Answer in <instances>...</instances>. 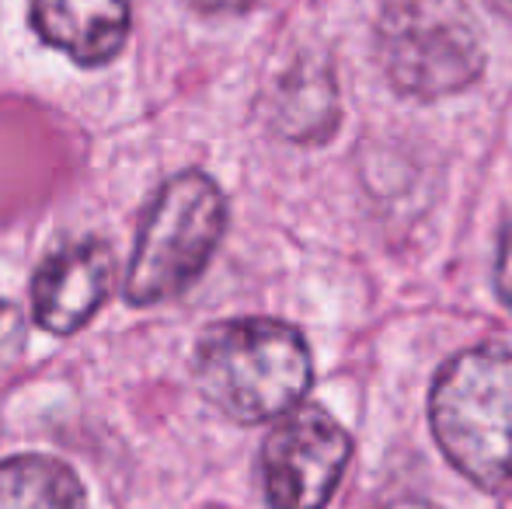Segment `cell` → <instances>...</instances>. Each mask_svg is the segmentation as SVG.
I'll return each instance as SVG.
<instances>
[{"label": "cell", "mask_w": 512, "mask_h": 509, "mask_svg": "<svg viewBox=\"0 0 512 509\" xmlns=\"http://www.w3.org/2000/svg\"><path fill=\"white\" fill-rule=\"evenodd\" d=\"M373 49L391 88L418 102L457 95L485 70V39L460 0H391Z\"/></svg>", "instance_id": "4"}, {"label": "cell", "mask_w": 512, "mask_h": 509, "mask_svg": "<svg viewBox=\"0 0 512 509\" xmlns=\"http://www.w3.org/2000/svg\"><path fill=\"white\" fill-rule=\"evenodd\" d=\"M380 509H439V506L425 503V499H398V503H387V506H380Z\"/></svg>", "instance_id": "13"}, {"label": "cell", "mask_w": 512, "mask_h": 509, "mask_svg": "<svg viewBox=\"0 0 512 509\" xmlns=\"http://www.w3.org/2000/svg\"><path fill=\"white\" fill-rule=\"evenodd\" d=\"M206 401L237 422H269L304 401L314 367L304 335L276 318H234L206 328L192 356Z\"/></svg>", "instance_id": "1"}, {"label": "cell", "mask_w": 512, "mask_h": 509, "mask_svg": "<svg viewBox=\"0 0 512 509\" xmlns=\"http://www.w3.org/2000/svg\"><path fill=\"white\" fill-rule=\"evenodd\" d=\"M21 335H25V318H21V311L14 304H7V300H0V370L18 353Z\"/></svg>", "instance_id": "10"}, {"label": "cell", "mask_w": 512, "mask_h": 509, "mask_svg": "<svg viewBox=\"0 0 512 509\" xmlns=\"http://www.w3.org/2000/svg\"><path fill=\"white\" fill-rule=\"evenodd\" d=\"M495 283H499L502 300L512 307V224L502 234V245H499V265H495Z\"/></svg>", "instance_id": "11"}, {"label": "cell", "mask_w": 512, "mask_h": 509, "mask_svg": "<svg viewBox=\"0 0 512 509\" xmlns=\"http://www.w3.org/2000/svg\"><path fill=\"white\" fill-rule=\"evenodd\" d=\"M352 457V440L324 408L304 405L276 422L262 447V485L272 509H324Z\"/></svg>", "instance_id": "5"}, {"label": "cell", "mask_w": 512, "mask_h": 509, "mask_svg": "<svg viewBox=\"0 0 512 509\" xmlns=\"http://www.w3.org/2000/svg\"><path fill=\"white\" fill-rule=\"evenodd\" d=\"M269 123L293 143H321L338 126V88L324 60L300 56L272 88Z\"/></svg>", "instance_id": "8"}, {"label": "cell", "mask_w": 512, "mask_h": 509, "mask_svg": "<svg viewBox=\"0 0 512 509\" xmlns=\"http://www.w3.org/2000/svg\"><path fill=\"white\" fill-rule=\"evenodd\" d=\"M429 419L446 461L478 489L512 485V353L478 346L439 370Z\"/></svg>", "instance_id": "2"}, {"label": "cell", "mask_w": 512, "mask_h": 509, "mask_svg": "<svg viewBox=\"0 0 512 509\" xmlns=\"http://www.w3.org/2000/svg\"><path fill=\"white\" fill-rule=\"evenodd\" d=\"M227 231V199L203 171H182L150 199L126 272V300L150 307L185 293Z\"/></svg>", "instance_id": "3"}, {"label": "cell", "mask_w": 512, "mask_h": 509, "mask_svg": "<svg viewBox=\"0 0 512 509\" xmlns=\"http://www.w3.org/2000/svg\"><path fill=\"white\" fill-rule=\"evenodd\" d=\"M196 11H244V7L258 4V0H185Z\"/></svg>", "instance_id": "12"}, {"label": "cell", "mask_w": 512, "mask_h": 509, "mask_svg": "<svg viewBox=\"0 0 512 509\" xmlns=\"http://www.w3.org/2000/svg\"><path fill=\"white\" fill-rule=\"evenodd\" d=\"M28 21L77 67H105L129 35V0H32Z\"/></svg>", "instance_id": "7"}, {"label": "cell", "mask_w": 512, "mask_h": 509, "mask_svg": "<svg viewBox=\"0 0 512 509\" xmlns=\"http://www.w3.org/2000/svg\"><path fill=\"white\" fill-rule=\"evenodd\" d=\"M84 485L70 464L49 454L0 461V509H84Z\"/></svg>", "instance_id": "9"}, {"label": "cell", "mask_w": 512, "mask_h": 509, "mask_svg": "<svg viewBox=\"0 0 512 509\" xmlns=\"http://www.w3.org/2000/svg\"><path fill=\"white\" fill-rule=\"evenodd\" d=\"M115 283L112 252L102 241H74L53 252L32 276V318L49 335H74L98 314Z\"/></svg>", "instance_id": "6"}, {"label": "cell", "mask_w": 512, "mask_h": 509, "mask_svg": "<svg viewBox=\"0 0 512 509\" xmlns=\"http://www.w3.org/2000/svg\"><path fill=\"white\" fill-rule=\"evenodd\" d=\"M492 4L499 7L502 14H509V18H512V0H492Z\"/></svg>", "instance_id": "14"}]
</instances>
